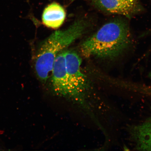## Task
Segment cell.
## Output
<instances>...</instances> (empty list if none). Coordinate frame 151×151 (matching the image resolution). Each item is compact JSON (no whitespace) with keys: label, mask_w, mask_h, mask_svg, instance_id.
Returning a JSON list of instances; mask_svg holds the SVG:
<instances>
[{"label":"cell","mask_w":151,"mask_h":151,"mask_svg":"<svg viewBox=\"0 0 151 151\" xmlns=\"http://www.w3.org/2000/svg\"><path fill=\"white\" fill-rule=\"evenodd\" d=\"M129 24L123 18H116L104 24L81 47L83 56L112 60L122 55L132 44Z\"/></svg>","instance_id":"6da1fadb"},{"label":"cell","mask_w":151,"mask_h":151,"mask_svg":"<svg viewBox=\"0 0 151 151\" xmlns=\"http://www.w3.org/2000/svg\"><path fill=\"white\" fill-rule=\"evenodd\" d=\"M87 22L78 20L67 29L54 32L43 42L38 50L35 68L39 80L46 82L52 71L57 56L83 35L88 27Z\"/></svg>","instance_id":"7a4b0ae2"},{"label":"cell","mask_w":151,"mask_h":151,"mask_svg":"<svg viewBox=\"0 0 151 151\" xmlns=\"http://www.w3.org/2000/svg\"><path fill=\"white\" fill-rule=\"evenodd\" d=\"M52 71V88L54 93L79 105L78 98L71 86L66 70L65 51L57 56Z\"/></svg>","instance_id":"3957f363"},{"label":"cell","mask_w":151,"mask_h":151,"mask_svg":"<svg viewBox=\"0 0 151 151\" xmlns=\"http://www.w3.org/2000/svg\"><path fill=\"white\" fill-rule=\"evenodd\" d=\"M65 56L66 70L70 83L78 98L79 106L84 107L88 82L86 76L81 71L82 60L73 50L65 51Z\"/></svg>","instance_id":"277c9868"},{"label":"cell","mask_w":151,"mask_h":151,"mask_svg":"<svg viewBox=\"0 0 151 151\" xmlns=\"http://www.w3.org/2000/svg\"><path fill=\"white\" fill-rule=\"evenodd\" d=\"M96 9L109 14L131 18L143 11L139 0H87Z\"/></svg>","instance_id":"5b68a950"},{"label":"cell","mask_w":151,"mask_h":151,"mask_svg":"<svg viewBox=\"0 0 151 151\" xmlns=\"http://www.w3.org/2000/svg\"><path fill=\"white\" fill-rule=\"evenodd\" d=\"M65 17L63 7L57 3H53L49 5L43 11V23L48 27L57 28L63 24Z\"/></svg>","instance_id":"8992f818"},{"label":"cell","mask_w":151,"mask_h":151,"mask_svg":"<svg viewBox=\"0 0 151 151\" xmlns=\"http://www.w3.org/2000/svg\"><path fill=\"white\" fill-rule=\"evenodd\" d=\"M148 127L147 128L148 130H147V132L145 142L148 145V148H151V122L148 124Z\"/></svg>","instance_id":"52a82bcc"}]
</instances>
